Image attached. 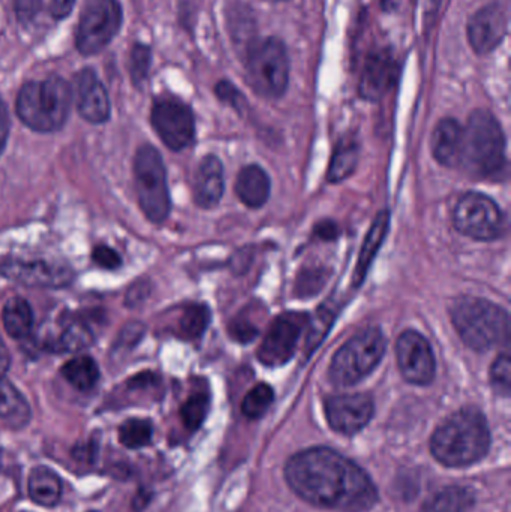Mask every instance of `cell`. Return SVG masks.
<instances>
[{
    "label": "cell",
    "mask_w": 511,
    "mask_h": 512,
    "mask_svg": "<svg viewBox=\"0 0 511 512\" xmlns=\"http://www.w3.org/2000/svg\"><path fill=\"white\" fill-rule=\"evenodd\" d=\"M294 493L309 504L338 512H365L378 501L377 487L356 463L330 448L297 453L285 466Z\"/></svg>",
    "instance_id": "1"
},
{
    "label": "cell",
    "mask_w": 511,
    "mask_h": 512,
    "mask_svg": "<svg viewBox=\"0 0 511 512\" xmlns=\"http://www.w3.org/2000/svg\"><path fill=\"white\" fill-rule=\"evenodd\" d=\"M491 448V432L485 415L465 408L447 418L431 439V451L449 468H465L480 462Z\"/></svg>",
    "instance_id": "2"
},
{
    "label": "cell",
    "mask_w": 511,
    "mask_h": 512,
    "mask_svg": "<svg viewBox=\"0 0 511 512\" xmlns=\"http://www.w3.org/2000/svg\"><path fill=\"white\" fill-rule=\"evenodd\" d=\"M72 107L71 84L59 75L27 81L18 92V119L35 132H56L63 128Z\"/></svg>",
    "instance_id": "3"
},
{
    "label": "cell",
    "mask_w": 511,
    "mask_h": 512,
    "mask_svg": "<svg viewBox=\"0 0 511 512\" xmlns=\"http://www.w3.org/2000/svg\"><path fill=\"white\" fill-rule=\"evenodd\" d=\"M465 170L480 179L498 176L506 167V135L497 117L476 110L462 129L461 161Z\"/></svg>",
    "instance_id": "4"
},
{
    "label": "cell",
    "mask_w": 511,
    "mask_h": 512,
    "mask_svg": "<svg viewBox=\"0 0 511 512\" xmlns=\"http://www.w3.org/2000/svg\"><path fill=\"white\" fill-rule=\"evenodd\" d=\"M450 316L459 336L473 351H489L509 337V313L485 298H458L450 307Z\"/></svg>",
    "instance_id": "5"
},
{
    "label": "cell",
    "mask_w": 511,
    "mask_h": 512,
    "mask_svg": "<svg viewBox=\"0 0 511 512\" xmlns=\"http://www.w3.org/2000/svg\"><path fill=\"white\" fill-rule=\"evenodd\" d=\"M246 80L257 95L279 99L290 84V56L282 39L257 38L245 48Z\"/></svg>",
    "instance_id": "6"
},
{
    "label": "cell",
    "mask_w": 511,
    "mask_h": 512,
    "mask_svg": "<svg viewBox=\"0 0 511 512\" xmlns=\"http://www.w3.org/2000/svg\"><path fill=\"white\" fill-rule=\"evenodd\" d=\"M386 348V337L381 328L359 331L333 357L329 367L330 381L339 387L357 384L377 369Z\"/></svg>",
    "instance_id": "7"
},
{
    "label": "cell",
    "mask_w": 511,
    "mask_h": 512,
    "mask_svg": "<svg viewBox=\"0 0 511 512\" xmlns=\"http://www.w3.org/2000/svg\"><path fill=\"white\" fill-rule=\"evenodd\" d=\"M135 191L141 210L149 221L161 224L170 215L171 201L167 171L161 153L153 146H141L134 159Z\"/></svg>",
    "instance_id": "8"
},
{
    "label": "cell",
    "mask_w": 511,
    "mask_h": 512,
    "mask_svg": "<svg viewBox=\"0 0 511 512\" xmlns=\"http://www.w3.org/2000/svg\"><path fill=\"white\" fill-rule=\"evenodd\" d=\"M122 23L119 0H87L78 20L75 47L83 56L101 53L116 38Z\"/></svg>",
    "instance_id": "9"
},
{
    "label": "cell",
    "mask_w": 511,
    "mask_h": 512,
    "mask_svg": "<svg viewBox=\"0 0 511 512\" xmlns=\"http://www.w3.org/2000/svg\"><path fill=\"white\" fill-rule=\"evenodd\" d=\"M456 230L477 242H494L504 231V215L500 206L488 195L468 192L453 210Z\"/></svg>",
    "instance_id": "10"
},
{
    "label": "cell",
    "mask_w": 511,
    "mask_h": 512,
    "mask_svg": "<svg viewBox=\"0 0 511 512\" xmlns=\"http://www.w3.org/2000/svg\"><path fill=\"white\" fill-rule=\"evenodd\" d=\"M150 122L162 143L180 152L195 138V119L191 107L176 96L164 95L153 102Z\"/></svg>",
    "instance_id": "11"
},
{
    "label": "cell",
    "mask_w": 511,
    "mask_h": 512,
    "mask_svg": "<svg viewBox=\"0 0 511 512\" xmlns=\"http://www.w3.org/2000/svg\"><path fill=\"white\" fill-rule=\"evenodd\" d=\"M308 324L309 315L303 312H285L279 315L270 325L258 348V360L267 367L287 364L294 357L297 343Z\"/></svg>",
    "instance_id": "12"
},
{
    "label": "cell",
    "mask_w": 511,
    "mask_h": 512,
    "mask_svg": "<svg viewBox=\"0 0 511 512\" xmlns=\"http://www.w3.org/2000/svg\"><path fill=\"white\" fill-rule=\"evenodd\" d=\"M396 358L402 378L414 385H428L437 373L431 343L419 331L407 330L396 342Z\"/></svg>",
    "instance_id": "13"
},
{
    "label": "cell",
    "mask_w": 511,
    "mask_h": 512,
    "mask_svg": "<svg viewBox=\"0 0 511 512\" xmlns=\"http://www.w3.org/2000/svg\"><path fill=\"white\" fill-rule=\"evenodd\" d=\"M509 35V11L501 3L483 6L471 15L467 24L468 42L474 53H494Z\"/></svg>",
    "instance_id": "14"
},
{
    "label": "cell",
    "mask_w": 511,
    "mask_h": 512,
    "mask_svg": "<svg viewBox=\"0 0 511 512\" xmlns=\"http://www.w3.org/2000/svg\"><path fill=\"white\" fill-rule=\"evenodd\" d=\"M72 102L78 114L93 125H101L110 119L111 104L107 89L92 68H83L74 75Z\"/></svg>",
    "instance_id": "15"
},
{
    "label": "cell",
    "mask_w": 511,
    "mask_h": 512,
    "mask_svg": "<svg viewBox=\"0 0 511 512\" xmlns=\"http://www.w3.org/2000/svg\"><path fill=\"white\" fill-rule=\"evenodd\" d=\"M374 402L366 394H341L326 400L330 427L342 435H354L374 417Z\"/></svg>",
    "instance_id": "16"
},
{
    "label": "cell",
    "mask_w": 511,
    "mask_h": 512,
    "mask_svg": "<svg viewBox=\"0 0 511 512\" xmlns=\"http://www.w3.org/2000/svg\"><path fill=\"white\" fill-rule=\"evenodd\" d=\"M0 273L14 282L32 288H60L72 282V271L68 267L44 261L11 259L3 262Z\"/></svg>",
    "instance_id": "17"
},
{
    "label": "cell",
    "mask_w": 511,
    "mask_h": 512,
    "mask_svg": "<svg viewBox=\"0 0 511 512\" xmlns=\"http://www.w3.org/2000/svg\"><path fill=\"white\" fill-rule=\"evenodd\" d=\"M401 66L387 50L375 51L366 57L360 78V96L366 101L377 102L398 83Z\"/></svg>",
    "instance_id": "18"
},
{
    "label": "cell",
    "mask_w": 511,
    "mask_h": 512,
    "mask_svg": "<svg viewBox=\"0 0 511 512\" xmlns=\"http://www.w3.org/2000/svg\"><path fill=\"white\" fill-rule=\"evenodd\" d=\"M224 167L215 155L201 159L194 177V200L201 209L218 206L224 195Z\"/></svg>",
    "instance_id": "19"
},
{
    "label": "cell",
    "mask_w": 511,
    "mask_h": 512,
    "mask_svg": "<svg viewBox=\"0 0 511 512\" xmlns=\"http://www.w3.org/2000/svg\"><path fill=\"white\" fill-rule=\"evenodd\" d=\"M462 126L452 117L440 120L432 134V155L444 167H456L461 161Z\"/></svg>",
    "instance_id": "20"
},
{
    "label": "cell",
    "mask_w": 511,
    "mask_h": 512,
    "mask_svg": "<svg viewBox=\"0 0 511 512\" xmlns=\"http://www.w3.org/2000/svg\"><path fill=\"white\" fill-rule=\"evenodd\" d=\"M239 200L249 209H260L270 197V179L258 165H248L240 170L234 185Z\"/></svg>",
    "instance_id": "21"
},
{
    "label": "cell",
    "mask_w": 511,
    "mask_h": 512,
    "mask_svg": "<svg viewBox=\"0 0 511 512\" xmlns=\"http://www.w3.org/2000/svg\"><path fill=\"white\" fill-rule=\"evenodd\" d=\"M389 228L390 213L384 210V212L378 213L377 218L372 222L371 228H369L368 234H366L365 242H363L362 251H360L359 261H357L353 276V285L356 288L362 285L366 274L369 273V268H371L375 256H377L384 240H386Z\"/></svg>",
    "instance_id": "22"
},
{
    "label": "cell",
    "mask_w": 511,
    "mask_h": 512,
    "mask_svg": "<svg viewBox=\"0 0 511 512\" xmlns=\"http://www.w3.org/2000/svg\"><path fill=\"white\" fill-rule=\"evenodd\" d=\"M27 489L30 499L41 507H54L62 498V480L53 469L44 465L30 471Z\"/></svg>",
    "instance_id": "23"
},
{
    "label": "cell",
    "mask_w": 511,
    "mask_h": 512,
    "mask_svg": "<svg viewBox=\"0 0 511 512\" xmlns=\"http://www.w3.org/2000/svg\"><path fill=\"white\" fill-rule=\"evenodd\" d=\"M0 418L14 427H23L30 418L29 403L6 378H0Z\"/></svg>",
    "instance_id": "24"
},
{
    "label": "cell",
    "mask_w": 511,
    "mask_h": 512,
    "mask_svg": "<svg viewBox=\"0 0 511 512\" xmlns=\"http://www.w3.org/2000/svg\"><path fill=\"white\" fill-rule=\"evenodd\" d=\"M476 504V496L464 487H447L423 504L420 512H468Z\"/></svg>",
    "instance_id": "25"
},
{
    "label": "cell",
    "mask_w": 511,
    "mask_h": 512,
    "mask_svg": "<svg viewBox=\"0 0 511 512\" xmlns=\"http://www.w3.org/2000/svg\"><path fill=\"white\" fill-rule=\"evenodd\" d=\"M2 321L9 336L14 339H26L33 327L32 307L24 298H11L3 306Z\"/></svg>",
    "instance_id": "26"
},
{
    "label": "cell",
    "mask_w": 511,
    "mask_h": 512,
    "mask_svg": "<svg viewBox=\"0 0 511 512\" xmlns=\"http://www.w3.org/2000/svg\"><path fill=\"white\" fill-rule=\"evenodd\" d=\"M359 162V146L356 141L342 140L336 146L330 159L329 170H327V182L341 183L347 180L356 170Z\"/></svg>",
    "instance_id": "27"
},
{
    "label": "cell",
    "mask_w": 511,
    "mask_h": 512,
    "mask_svg": "<svg viewBox=\"0 0 511 512\" xmlns=\"http://www.w3.org/2000/svg\"><path fill=\"white\" fill-rule=\"evenodd\" d=\"M62 375L77 390L89 391L99 381V367L93 358L80 355L62 367Z\"/></svg>",
    "instance_id": "28"
},
{
    "label": "cell",
    "mask_w": 511,
    "mask_h": 512,
    "mask_svg": "<svg viewBox=\"0 0 511 512\" xmlns=\"http://www.w3.org/2000/svg\"><path fill=\"white\" fill-rule=\"evenodd\" d=\"M210 324V310L204 304H189L183 307L177 322V334L182 339L197 340L203 336Z\"/></svg>",
    "instance_id": "29"
},
{
    "label": "cell",
    "mask_w": 511,
    "mask_h": 512,
    "mask_svg": "<svg viewBox=\"0 0 511 512\" xmlns=\"http://www.w3.org/2000/svg\"><path fill=\"white\" fill-rule=\"evenodd\" d=\"M93 343L92 331L84 324H72L63 330L57 339L47 342V349L53 352H78L89 348Z\"/></svg>",
    "instance_id": "30"
},
{
    "label": "cell",
    "mask_w": 511,
    "mask_h": 512,
    "mask_svg": "<svg viewBox=\"0 0 511 512\" xmlns=\"http://www.w3.org/2000/svg\"><path fill=\"white\" fill-rule=\"evenodd\" d=\"M152 436V423L149 420H140V418L125 421L119 429V441L131 450L146 447L152 441Z\"/></svg>",
    "instance_id": "31"
},
{
    "label": "cell",
    "mask_w": 511,
    "mask_h": 512,
    "mask_svg": "<svg viewBox=\"0 0 511 512\" xmlns=\"http://www.w3.org/2000/svg\"><path fill=\"white\" fill-rule=\"evenodd\" d=\"M275 399L272 387L267 384H258L246 394L245 400L242 403V412L245 417L251 420L263 417L269 411L270 405Z\"/></svg>",
    "instance_id": "32"
},
{
    "label": "cell",
    "mask_w": 511,
    "mask_h": 512,
    "mask_svg": "<svg viewBox=\"0 0 511 512\" xmlns=\"http://www.w3.org/2000/svg\"><path fill=\"white\" fill-rule=\"evenodd\" d=\"M150 65H152V48L143 42H135L129 54V74L135 87H141V84L147 80Z\"/></svg>",
    "instance_id": "33"
},
{
    "label": "cell",
    "mask_w": 511,
    "mask_h": 512,
    "mask_svg": "<svg viewBox=\"0 0 511 512\" xmlns=\"http://www.w3.org/2000/svg\"><path fill=\"white\" fill-rule=\"evenodd\" d=\"M209 406L210 399L207 394L197 393L189 397V399L183 403L182 409H180L183 424H185L189 430H197L198 427L204 423V420H206Z\"/></svg>",
    "instance_id": "34"
},
{
    "label": "cell",
    "mask_w": 511,
    "mask_h": 512,
    "mask_svg": "<svg viewBox=\"0 0 511 512\" xmlns=\"http://www.w3.org/2000/svg\"><path fill=\"white\" fill-rule=\"evenodd\" d=\"M491 382L492 387L495 388L498 394L504 397L509 396L511 388V361L510 355L507 352L498 355L497 360L492 364Z\"/></svg>",
    "instance_id": "35"
},
{
    "label": "cell",
    "mask_w": 511,
    "mask_h": 512,
    "mask_svg": "<svg viewBox=\"0 0 511 512\" xmlns=\"http://www.w3.org/2000/svg\"><path fill=\"white\" fill-rule=\"evenodd\" d=\"M326 279L327 273L323 268H311V270L303 271L297 280V292L302 297H312L323 288Z\"/></svg>",
    "instance_id": "36"
},
{
    "label": "cell",
    "mask_w": 511,
    "mask_h": 512,
    "mask_svg": "<svg viewBox=\"0 0 511 512\" xmlns=\"http://www.w3.org/2000/svg\"><path fill=\"white\" fill-rule=\"evenodd\" d=\"M230 334L237 342H252L258 336V327L252 322L249 310L239 313L230 324Z\"/></svg>",
    "instance_id": "37"
},
{
    "label": "cell",
    "mask_w": 511,
    "mask_h": 512,
    "mask_svg": "<svg viewBox=\"0 0 511 512\" xmlns=\"http://www.w3.org/2000/svg\"><path fill=\"white\" fill-rule=\"evenodd\" d=\"M215 93L219 101L230 105L234 110L240 111L242 105L245 104V98H243L242 92H240L234 84H231V81H219L215 86Z\"/></svg>",
    "instance_id": "38"
},
{
    "label": "cell",
    "mask_w": 511,
    "mask_h": 512,
    "mask_svg": "<svg viewBox=\"0 0 511 512\" xmlns=\"http://www.w3.org/2000/svg\"><path fill=\"white\" fill-rule=\"evenodd\" d=\"M42 0H14V12L21 24H30L41 12Z\"/></svg>",
    "instance_id": "39"
},
{
    "label": "cell",
    "mask_w": 511,
    "mask_h": 512,
    "mask_svg": "<svg viewBox=\"0 0 511 512\" xmlns=\"http://www.w3.org/2000/svg\"><path fill=\"white\" fill-rule=\"evenodd\" d=\"M92 258L99 267L108 268V270H114V268H119L122 265L120 255L108 246H96L93 249Z\"/></svg>",
    "instance_id": "40"
},
{
    "label": "cell",
    "mask_w": 511,
    "mask_h": 512,
    "mask_svg": "<svg viewBox=\"0 0 511 512\" xmlns=\"http://www.w3.org/2000/svg\"><path fill=\"white\" fill-rule=\"evenodd\" d=\"M318 316H320V318H317L312 322L311 334H309V342L312 343L311 351L318 345V343L321 342L324 334L329 331V328L327 327L330 325V316H333V313L324 312V309H321L318 310Z\"/></svg>",
    "instance_id": "41"
},
{
    "label": "cell",
    "mask_w": 511,
    "mask_h": 512,
    "mask_svg": "<svg viewBox=\"0 0 511 512\" xmlns=\"http://www.w3.org/2000/svg\"><path fill=\"white\" fill-rule=\"evenodd\" d=\"M9 129H11V119H9L8 108H6L5 102L0 99V155L5 150Z\"/></svg>",
    "instance_id": "42"
},
{
    "label": "cell",
    "mask_w": 511,
    "mask_h": 512,
    "mask_svg": "<svg viewBox=\"0 0 511 512\" xmlns=\"http://www.w3.org/2000/svg\"><path fill=\"white\" fill-rule=\"evenodd\" d=\"M75 0H50V14L54 20H63L71 14Z\"/></svg>",
    "instance_id": "43"
},
{
    "label": "cell",
    "mask_w": 511,
    "mask_h": 512,
    "mask_svg": "<svg viewBox=\"0 0 511 512\" xmlns=\"http://www.w3.org/2000/svg\"><path fill=\"white\" fill-rule=\"evenodd\" d=\"M144 333V327L141 324H137V322H134V324L126 325L125 330H123L122 333V340L123 342L131 343V345H134L135 342H138V340L141 339V336H143Z\"/></svg>",
    "instance_id": "44"
},
{
    "label": "cell",
    "mask_w": 511,
    "mask_h": 512,
    "mask_svg": "<svg viewBox=\"0 0 511 512\" xmlns=\"http://www.w3.org/2000/svg\"><path fill=\"white\" fill-rule=\"evenodd\" d=\"M9 366H11V355H9L5 342L0 339V378H5L6 372L9 370Z\"/></svg>",
    "instance_id": "45"
},
{
    "label": "cell",
    "mask_w": 511,
    "mask_h": 512,
    "mask_svg": "<svg viewBox=\"0 0 511 512\" xmlns=\"http://www.w3.org/2000/svg\"><path fill=\"white\" fill-rule=\"evenodd\" d=\"M318 236L323 237L326 240L335 239L338 236V228L333 222H323V224L318 225Z\"/></svg>",
    "instance_id": "46"
},
{
    "label": "cell",
    "mask_w": 511,
    "mask_h": 512,
    "mask_svg": "<svg viewBox=\"0 0 511 512\" xmlns=\"http://www.w3.org/2000/svg\"><path fill=\"white\" fill-rule=\"evenodd\" d=\"M384 6H387V3H390V5H393V2H396V0H383Z\"/></svg>",
    "instance_id": "47"
},
{
    "label": "cell",
    "mask_w": 511,
    "mask_h": 512,
    "mask_svg": "<svg viewBox=\"0 0 511 512\" xmlns=\"http://www.w3.org/2000/svg\"><path fill=\"white\" fill-rule=\"evenodd\" d=\"M272 2H287V0H272Z\"/></svg>",
    "instance_id": "48"
}]
</instances>
